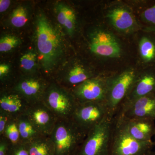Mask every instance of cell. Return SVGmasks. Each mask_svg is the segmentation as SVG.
Segmentation results:
<instances>
[{
  "label": "cell",
  "instance_id": "obj_1",
  "mask_svg": "<svg viewBox=\"0 0 155 155\" xmlns=\"http://www.w3.org/2000/svg\"><path fill=\"white\" fill-rule=\"evenodd\" d=\"M35 41L42 69L50 74L63 54V41L59 31L43 14L37 17Z\"/></svg>",
  "mask_w": 155,
  "mask_h": 155
},
{
  "label": "cell",
  "instance_id": "obj_2",
  "mask_svg": "<svg viewBox=\"0 0 155 155\" xmlns=\"http://www.w3.org/2000/svg\"><path fill=\"white\" fill-rule=\"evenodd\" d=\"M87 134L72 119H58L49 136L55 155H75Z\"/></svg>",
  "mask_w": 155,
  "mask_h": 155
},
{
  "label": "cell",
  "instance_id": "obj_3",
  "mask_svg": "<svg viewBox=\"0 0 155 155\" xmlns=\"http://www.w3.org/2000/svg\"><path fill=\"white\" fill-rule=\"evenodd\" d=\"M140 72L134 68H128L119 73L108 76L106 104L111 117H114L117 113L134 85Z\"/></svg>",
  "mask_w": 155,
  "mask_h": 155
},
{
  "label": "cell",
  "instance_id": "obj_4",
  "mask_svg": "<svg viewBox=\"0 0 155 155\" xmlns=\"http://www.w3.org/2000/svg\"><path fill=\"white\" fill-rule=\"evenodd\" d=\"M42 102L58 119H72L78 104L70 90L54 81L50 82Z\"/></svg>",
  "mask_w": 155,
  "mask_h": 155
},
{
  "label": "cell",
  "instance_id": "obj_5",
  "mask_svg": "<svg viewBox=\"0 0 155 155\" xmlns=\"http://www.w3.org/2000/svg\"><path fill=\"white\" fill-rule=\"evenodd\" d=\"M114 118L108 116L90 130L75 155H110Z\"/></svg>",
  "mask_w": 155,
  "mask_h": 155
},
{
  "label": "cell",
  "instance_id": "obj_6",
  "mask_svg": "<svg viewBox=\"0 0 155 155\" xmlns=\"http://www.w3.org/2000/svg\"><path fill=\"white\" fill-rule=\"evenodd\" d=\"M153 147V141H139L130 136L114 119L110 155H146Z\"/></svg>",
  "mask_w": 155,
  "mask_h": 155
},
{
  "label": "cell",
  "instance_id": "obj_7",
  "mask_svg": "<svg viewBox=\"0 0 155 155\" xmlns=\"http://www.w3.org/2000/svg\"><path fill=\"white\" fill-rule=\"evenodd\" d=\"M108 116H111L105 102H87L78 104L72 119L88 133Z\"/></svg>",
  "mask_w": 155,
  "mask_h": 155
},
{
  "label": "cell",
  "instance_id": "obj_8",
  "mask_svg": "<svg viewBox=\"0 0 155 155\" xmlns=\"http://www.w3.org/2000/svg\"><path fill=\"white\" fill-rule=\"evenodd\" d=\"M108 76L98 75L70 90L78 104L105 102L107 93Z\"/></svg>",
  "mask_w": 155,
  "mask_h": 155
},
{
  "label": "cell",
  "instance_id": "obj_9",
  "mask_svg": "<svg viewBox=\"0 0 155 155\" xmlns=\"http://www.w3.org/2000/svg\"><path fill=\"white\" fill-rule=\"evenodd\" d=\"M90 49L96 55L105 58H117L121 56L122 48L119 40L110 31L95 29L90 35Z\"/></svg>",
  "mask_w": 155,
  "mask_h": 155
},
{
  "label": "cell",
  "instance_id": "obj_10",
  "mask_svg": "<svg viewBox=\"0 0 155 155\" xmlns=\"http://www.w3.org/2000/svg\"><path fill=\"white\" fill-rule=\"evenodd\" d=\"M50 83L41 77L25 75L20 77L10 89L22 96L31 104L42 101Z\"/></svg>",
  "mask_w": 155,
  "mask_h": 155
},
{
  "label": "cell",
  "instance_id": "obj_11",
  "mask_svg": "<svg viewBox=\"0 0 155 155\" xmlns=\"http://www.w3.org/2000/svg\"><path fill=\"white\" fill-rule=\"evenodd\" d=\"M114 117L155 121V94L141 97L121 107Z\"/></svg>",
  "mask_w": 155,
  "mask_h": 155
},
{
  "label": "cell",
  "instance_id": "obj_12",
  "mask_svg": "<svg viewBox=\"0 0 155 155\" xmlns=\"http://www.w3.org/2000/svg\"><path fill=\"white\" fill-rule=\"evenodd\" d=\"M25 114L39 132L46 136L51 135L58 119L42 101L30 104Z\"/></svg>",
  "mask_w": 155,
  "mask_h": 155
},
{
  "label": "cell",
  "instance_id": "obj_13",
  "mask_svg": "<svg viewBox=\"0 0 155 155\" xmlns=\"http://www.w3.org/2000/svg\"><path fill=\"white\" fill-rule=\"evenodd\" d=\"M114 119L128 134L139 141H152L155 134V120L146 119Z\"/></svg>",
  "mask_w": 155,
  "mask_h": 155
},
{
  "label": "cell",
  "instance_id": "obj_14",
  "mask_svg": "<svg viewBox=\"0 0 155 155\" xmlns=\"http://www.w3.org/2000/svg\"><path fill=\"white\" fill-rule=\"evenodd\" d=\"M107 17L112 26L121 33H132L140 28L133 13L126 6H114L108 11Z\"/></svg>",
  "mask_w": 155,
  "mask_h": 155
},
{
  "label": "cell",
  "instance_id": "obj_15",
  "mask_svg": "<svg viewBox=\"0 0 155 155\" xmlns=\"http://www.w3.org/2000/svg\"><path fill=\"white\" fill-rule=\"evenodd\" d=\"M151 94H155V68L140 72L133 87L119 108L139 98Z\"/></svg>",
  "mask_w": 155,
  "mask_h": 155
},
{
  "label": "cell",
  "instance_id": "obj_16",
  "mask_svg": "<svg viewBox=\"0 0 155 155\" xmlns=\"http://www.w3.org/2000/svg\"><path fill=\"white\" fill-rule=\"evenodd\" d=\"M30 104L22 96L11 89L5 90L0 96V110L14 118L25 114Z\"/></svg>",
  "mask_w": 155,
  "mask_h": 155
},
{
  "label": "cell",
  "instance_id": "obj_17",
  "mask_svg": "<svg viewBox=\"0 0 155 155\" xmlns=\"http://www.w3.org/2000/svg\"><path fill=\"white\" fill-rule=\"evenodd\" d=\"M91 69L85 68L80 64H76L68 72L59 75L56 82L68 89L71 90L84 81L97 76Z\"/></svg>",
  "mask_w": 155,
  "mask_h": 155
},
{
  "label": "cell",
  "instance_id": "obj_18",
  "mask_svg": "<svg viewBox=\"0 0 155 155\" xmlns=\"http://www.w3.org/2000/svg\"><path fill=\"white\" fill-rule=\"evenodd\" d=\"M55 12L58 22L67 34L72 36L76 27V15L74 10L67 5L59 3L56 6Z\"/></svg>",
  "mask_w": 155,
  "mask_h": 155
},
{
  "label": "cell",
  "instance_id": "obj_19",
  "mask_svg": "<svg viewBox=\"0 0 155 155\" xmlns=\"http://www.w3.org/2000/svg\"><path fill=\"white\" fill-rule=\"evenodd\" d=\"M17 126L21 137V143L26 144L42 136L25 114L16 118Z\"/></svg>",
  "mask_w": 155,
  "mask_h": 155
},
{
  "label": "cell",
  "instance_id": "obj_20",
  "mask_svg": "<svg viewBox=\"0 0 155 155\" xmlns=\"http://www.w3.org/2000/svg\"><path fill=\"white\" fill-rule=\"evenodd\" d=\"M138 47L143 62L150 66L155 65V33L142 37Z\"/></svg>",
  "mask_w": 155,
  "mask_h": 155
},
{
  "label": "cell",
  "instance_id": "obj_21",
  "mask_svg": "<svg viewBox=\"0 0 155 155\" xmlns=\"http://www.w3.org/2000/svg\"><path fill=\"white\" fill-rule=\"evenodd\" d=\"M25 145L29 155H55L54 148L50 136H42Z\"/></svg>",
  "mask_w": 155,
  "mask_h": 155
},
{
  "label": "cell",
  "instance_id": "obj_22",
  "mask_svg": "<svg viewBox=\"0 0 155 155\" xmlns=\"http://www.w3.org/2000/svg\"><path fill=\"white\" fill-rule=\"evenodd\" d=\"M3 135L10 141L12 145L22 143L16 118H13L6 125Z\"/></svg>",
  "mask_w": 155,
  "mask_h": 155
},
{
  "label": "cell",
  "instance_id": "obj_23",
  "mask_svg": "<svg viewBox=\"0 0 155 155\" xmlns=\"http://www.w3.org/2000/svg\"><path fill=\"white\" fill-rule=\"evenodd\" d=\"M37 54L33 51H29L20 58L21 69L26 75H34L36 65Z\"/></svg>",
  "mask_w": 155,
  "mask_h": 155
},
{
  "label": "cell",
  "instance_id": "obj_24",
  "mask_svg": "<svg viewBox=\"0 0 155 155\" xmlns=\"http://www.w3.org/2000/svg\"><path fill=\"white\" fill-rule=\"evenodd\" d=\"M141 18L146 25L145 31L155 33V4L143 11Z\"/></svg>",
  "mask_w": 155,
  "mask_h": 155
},
{
  "label": "cell",
  "instance_id": "obj_25",
  "mask_svg": "<svg viewBox=\"0 0 155 155\" xmlns=\"http://www.w3.org/2000/svg\"><path fill=\"white\" fill-rule=\"evenodd\" d=\"M27 10L22 6H19L13 11L11 15V24L17 28H21L26 24L28 21Z\"/></svg>",
  "mask_w": 155,
  "mask_h": 155
},
{
  "label": "cell",
  "instance_id": "obj_26",
  "mask_svg": "<svg viewBox=\"0 0 155 155\" xmlns=\"http://www.w3.org/2000/svg\"><path fill=\"white\" fill-rule=\"evenodd\" d=\"M20 44V40L17 37L7 35L2 37L0 39V51L8 52L17 47Z\"/></svg>",
  "mask_w": 155,
  "mask_h": 155
},
{
  "label": "cell",
  "instance_id": "obj_27",
  "mask_svg": "<svg viewBox=\"0 0 155 155\" xmlns=\"http://www.w3.org/2000/svg\"><path fill=\"white\" fill-rule=\"evenodd\" d=\"M14 118L8 113L0 110V136L3 135L6 125Z\"/></svg>",
  "mask_w": 155,
  "mask_h": 155
},
{
  "label": "cell",
  "instance_id": "obj_28",
  "mask_svg": "<svg viewBox=\"0 0 155 155\" xmlns=\"http://www.w3.org/2000/svg\"><path fill=\"white\" fill-rule=\"evenodd\" d=\"M8 155H29L25 145L23 143L11 145Z\"/></svg>",
  "mask_w": 155,
  "mask_h": 155
},
{
  "label": "cell",
  "instance_id": "obj_29",
  "mask_svg": "<svg viewBox=\"0 0 155 155\" xmlns=\"http://www.w3.org/2000/svg\"><path fill=\"white\" fill-rule=\"evenodd\" d=\"M11 144L4 136H0V155H8Z\"/></svg>",
  "mask_w": 155,
  "mask_h": 155
},
{
  "label": "cell",
  "instance_id": "obj_30",
  "mask_svg": "<svg viewBox=\"0 0 155 155\" xmlns=\"http://www.w3.org/2000/svg\"><path fill=\"white\" fill-rule=\"evenodd\" d=\"M10 71V68L8 65L6 64L0 65V78L2 82H5Z\"/></svg>",
  "mask_w": 155,
  "mask_h": 155
},
{
  "label": "cell",
  "instance_id": "obj_31",
  "mask_svg": "<svg viewBox=\"0 0 155 155\" xmlns=\"http://www.w3.org/2000/svg\"><path fill=\"white\" fill-rule=\"evenodd\" d=\"M11 1L8 0H1L0 1V12L3 13L8 10L10 7Z\"/></svg>",
  "mask_w": 155,
  "mask_h": 155
},
{
  "label": "cell",
  "instance_id": "obj_32",
  "mask_svg": "<svg viewBox=\"0 0 155 155\" xmlns=\"http://www.w3.org/2000/svg\"><path fill=\"white\" fill-rule=\"evenodd\" d=\"M146 155H155V151H153V150L150 151Z\"/></svg>",
  "mask_w": 155,
  "mask_h": 155
},
{
  "label": "cell",
  "instance_id": "obj_33",
  "mask_svg": "<svg viewBox=\"0 0 155 155\" xmlns=\"http://www.w3.org/2000/svg\"><path fill=\"white\" fill-rule=\"evenodd\" d=\"M154 141H153V142L154 146H155V134L154 136Z\"/></svg>",
  "mask_w": 155,
  "mask_h": 155
}]
</instances>
